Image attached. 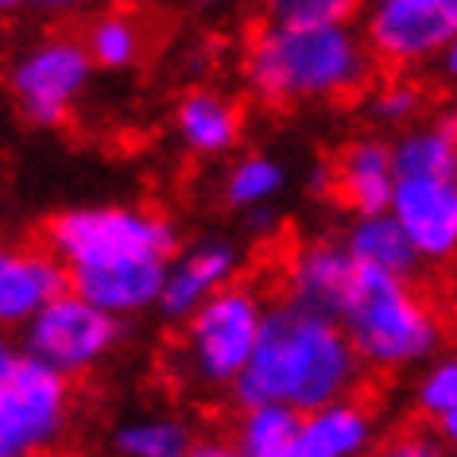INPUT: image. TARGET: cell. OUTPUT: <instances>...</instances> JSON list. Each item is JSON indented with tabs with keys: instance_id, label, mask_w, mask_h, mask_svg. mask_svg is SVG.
Segmentation results:
<instances>
[{
	"instance_id": "6da1fadb",
	"label": "cell",
	"mask_w": 457,
	"mask_h": 457,
	"mask_svg": "<svg viewBox=\"0 0 457 457\" xmlns=\"http://www.w3.org/2000/svg\"><path fill=\"white\" fill-rule=\"evenodd\" d=\"M179 245V225L147 205H74L43 225V248L66 268L71 291L120 322L155 311Z\"/></svg>"
},
{
	"instance_id": "7a4b0ae2",
	"label": "cell",
	"mask_w": 457,
	"mask_h": 457,
	"mask_svg": "<svg viewBox=\"0 0 457 457\" xmlns=\"http://www.w3.org/2000/svg\"><path fill=\"white\" fill-rule=\"evenodd\" d=\"M364 387V369L337 322L287 303H268L256 349L233 384L237 407L279 403L295 415L349 399Z\"/></svg>"
},
{
	"instance_id": "3957f363",
	"label": "cell",
	"mask_w": 457,
	"mask_h": 457,
	"mask_svg": "<svg viewBox=\"0 0 457 457\" xmlns=\"http://www.w3.org/2000/svg\"><path fill=\"white\" fill-rule=\"evenodd\" d=\"M245 86L260 105L287 109L337 101L372 86L376 62L353 24L276 28L264 24L248 39L241 62Z\"/></svg>"
},
{
	"instance_id": "277c9868",
	"label": "cell",
	"mask_w": 457,
	"mask_h": 457,
	"mask_svg": "<svg viewBox=\"0 0 457 457\" xmlns=\"http://www.w3.org/2000/svg\"><path fill=\"white\" fill-rule=\"evenodd\" d=\"M364 376L427 369L445 349V314L419 279L357 268L349 303L337 318Z\"/></svg>"
},
{
	"instance_id": "5b68a950",
	"label": "cell",
	"mask_w": 457,
	"mask_h": 457,
	"mask_svg": "<svg viewBox=\"0 0 457 457\" xmlns=\"http://www.w3.org/2000/svg\"><path fill=\"white\" fill-rule=\"evenodd\" d=\"M268 314L264 291L253 283H228L213 299H205L179 337V364L187 380L202 392H233L237 376L245 372L256 349L260 326Z\"/></svg>"
},
{
	"instance_id": "8992f818",
	"label": "cell",
	"mask_w": 457,
	"mask_h": 457,
	"mask_svg": "<svg viewBox=\"0 0 457 457\" xmlns=\"http://www.w3.org/2000/svg\"><path fill=\"white\" fill-rule=\"evenodd\" d=\"M74 419V384L47 364L24 357L0 372V457L59 453Z\"/></svg>"
},
{
	"instance_id": "52a82bcc",
	"label": "cell",
	"mask_w": 457,
	"mask_h": 457,
	"mask_svg": "<svg viewBox=\"0 0 457 457\" xmlns=\"http://www.w3.org/2000/svg\"><path fill=\"white\" fill-rule=\"evenodd\" d=\"M94 82V62L78 36L54 31L36 39L8 66V97L36 129H62Z\"/></svg>"
},
{
	"instance_id": "ba28073f",
	"label": "cell",
	"mask_w": 457,
	"mask_h": 457,
	"mask_svg": "<svg viewBox=\"0 0 457 457\" xmlns=\"http://www.w3.org/2000/svg\"><path fill=\"white\" fill-rule=\"evenodd\" d=\"M20 334H24V349H20L24 357L47 364L51 372L74 384L78 376L97 372L120 349L124 322L97 311L94 303L78 299L74 291H62Z\"/></svg>"
},
{
	"instance_id": "9c48e42d",
	"label": "cell",
	"mask_w": 457,
	"mask_h": 457,
	"mask_svg": "<svg viewBox=\"0 0 457 457\" xmlns=\"http://www.w3.org/2000/svg\"><path fill=\"white\" fill-rule=\"evenodd\" d=\"M361 39L376 66L422 71L457 43V0H369Z\"/></svg>"
},
{
	"instance_id": "30bf717a",
	"label": "cell",
	"mask_w": 457,
	"mask_h": 457,
	"mask_svg": "<svg viewBox=\"0 0 457 457\" xmlns=\"http://www.w3.org/2000/svg\"><path fill=\"white\" fill-rule=\"evenodd\" d=\"M387 213L422 268H442L457 256V179H395Z\"/></svg>"
},
{
	"instance_id": "8fae6325",
	"label": "cell",
	"mask_w": 457,
	"mask_h": 457,
	"mask_svg": "<svg viewBox=\"0 0 457 457\" xmlns=\"http://www.w3.org/2000/svg\"><path fill=\"white\" fill-rule=\"evenodd\" d=\"M237 279H241V248L217 233L194 237L190 245H179L175 256L167 260L155 311L167 322H187L205 299H213L217 291H225Z\"/></svg>"
},
{
	"instance_id": "7c38bea8",
	"label": "cell",
	"mask_w": 457,
	"mask_h": 457,
	"mask_svg": "<svg viewBox=\"0 0 457 457\" xmlns=\"http://www.w3.org/2000/svg\"><path fill=\"white\" fill-rule=\"evenodd\" d=\"M357 264L341 237H311L295 245V253L283 264V299L287 306H299L306 314L337 322L349 303Z\"/></svg>"
},
{
	"instance_id": "4fadbf2b",
	"label": "cell",
	"mask_w": 457,
	"mask_h": 457,
	"mask_svg": "<svg viewBox=\"0 0 457 457\" xmlns=\"http://www.w3.org/2000/svg\"><path fill=\"white\" fill-rule=\"evenodd\" d=\"M380 434V415L361 392L299 415V427L276 457H369Z\"/></svg>"
},
{
	"instance_id": "5bb4252c",
	"label": "cell",
	"mask_w": 457,
	"mask_h": 457,
	"mask_svg": "<svg viewBox=\"0 0 457 457\" xmlns=\"http://www.w3.org/2000/svg\"><path fill=\"white\" fill-rule=\"evenodd\" d=\"M71 291L66 268L43 245H0V334H16L51 299Z\"/></svg>"
},
{
	"instance_id": "9a60e30c",
	"label": "cell",
	"mask_w": 457,
	"mask_h": 457,
	"mask_svg": "<svg viewBox=\"0 0 457 457\" xmlns=\"http://www.w3.org/2000/svg\"><path fill=\"white\" fill-rule=\"evenodd\" d=\"M395 190V167H392V147L384 136H353L349 144H341V152L329 163V194H337V202L353 210L357 217H376L387 213Z\"/></svg>"
},
{
	"instance_id": "2e32d148",
	"label": "cell",
	"mask_w": 457,
	"mask_h": 457,
	"mask_svg": "<svg viewBox=\"0 0 457 457\" xmlns=\"http://www.w3.org/2000/svg\"><path fill=\"white\" fill-rule=\"evenodd\" d=\"M245 117L228 94L217 89H190L175 105V136L190 155L198 159H221L241 144Z\"/></svg>"
},
{
	"instance_id": "e0dca14e",
	"label": "cell",
	"mask_w": 457,
	"mask_h": 457,
	"mask_svg": "<svg viewBox=\"0 0 457 457\" xmlns=\"http://www.w3.org/2000/svg\"><path fill=\"white\" fill-rule=\"evenodd\" d=\"M395 179H457V129L453 117L411 124L387 140Z\"/></svg>"
},
{
	"instance_id": "ac0fdd59",
	"label": "cell",
	"mask_w": 457,
	"mask_h": 457,
	"mask_svg": "<svg viewBox=\"0 0 457 457\" xmlns=\"http://www.w3.org/2000/svg\"><path fill=\"white\" fill-rule=\"evenodd\" d=\"M341 241H345L357 268L384 271V276H395V279H419V271H422L415 248L403 237V228L392 221V213L357 217Z\"/></svg>"
},
{
	"instance_id": "d6986e66",
	"label": "cell",
	"mask_w": 457,
	"mask_h": 457,
	"mask_svg": "<svg viewBox=\"0 0 457 457\" xmlns=\"http://www.w3.org/2000/svg\"><path fill=\"white\" fill-rule=\"evenodd\" d=\"M82 47L94 71H132L144 59V24L129 8H109L86 24Z\"/></svg>"
},
{
	"instance_id": "ffe728a7",
	"label": "cell",
	"mask_w": 457,
	"mask_h": 457,
	"mask_svg": "<svg viewBox=\"0 0 457 457\" xmlns=\"http://www.w3.org/2000/svg\"><path fill=\"white\" fill-rule=\"evenodd\" d=\"M194 445V427L179 415H140L112 434L117 457H182Z\"/></svg>"
},
{
	"instance_id": "44dd1931",
	"label": "cell",
	"mask_w": 457,
	"mask_h": 457,
	"mask_svg": "<svg viewBox=\"0 0 457 457\" xmlns=\"http://www.w3.org/2000/svg\"><path fill=\"white\" fill-rule=\"evenodd\" d=\"M287 187V167L268 152L241 155L225 175V202L233 210H264L271 198H279Z\"/></svg>"
},
{
	"instance_id": "7402d4cb",
	"label": "cell",
	"mask_w": 457,
	"mask_h": 457,
	"mask_svg": "<svg viewBox=\"0 0 457 457\" xmlns=\"http://www.w3.org/2000/svg\"><path fill=\"white\" fill-rule=\"evenodd\" d=\"M415 407L422 422L438 434L442 442H453L457 434V361L450 353L434 357L422 369L419 384H415Z\"/></svg>"
},
{
	"instance_id": "603a6c76",
	"label": "cell",
	"mask_w": 457,
	"mask_h": 457,
	"mask_svg": "<svg viewBox=\"0 0 457 457\" xmlns=\"http://www.w3.org/2000/svg\"><path fill=\"white\" fill-rule=\"evenodd\" d=\"M299 427V415L279 403H260V407H241L233 427V450L241 457H276L287 438Z\"/></svg>"
},
{
	"instance_id": "cb8c5ba5",
	"label": "cell",
	"mask_w": 457,
	"mask_h": 457,
	"mask_svg": "<svg viewBox=\"0 0 457 457\" xmlns=\"http://www.w3.org/2000/svg\"><path fill=\"white\" fill-rule=\"evenodd\" d=\"M427 89H422L419 78L411 74H395L387 78V82H376L369 89V105H364V112H369V120L376 124V129H411V124L422 120V112H427Z\"/></svg>"
},
{
	"instance_id": "d4e9b609",
	"label": "cell",
	"mask_w": 457,
	"mask_h": 457,
	"mask_svg": "<svg viewBox=\"0 0 457 457\" xmlns=\"http://www.w3.org/2000/svg\"><path fill=\"white\" fill-rule=\"evenodd\" d=\"M361 0H264L268 24L276 28H322L349 24Z\"/></svg>"
},
{
	"instance_id": "484cf974",
	"label": "cell",
	"mask_w": 457,
	"mask_h": 457,
	"mask_svg": "<svg viewBox=\"0 0 457 457\" xmlns=\"http://www.w3.org/2000/svg\"><path fill=\"white\" fill-rule=\"evenodd\" d=\"M369 457H450V442H442L427 422H411L376 442Z\"/></svg>"
},
{
	"instance_id": "4316f807",
	"label": "cell",
	"mask_w": 457,
	"mask_h": 457,
	"mask_svg": "<svg viewBox=\"0 0 457 457\" xmlns=\"http://www.w3.org/2000/svg\"><path fill=\"white\" fill-rule=\"evenodd\" d=\"M182 457H241L228 438H194V445Z\"/></svg>"
},
{
	"instance_id": "83f0119b",
	"label": "cell",
	"mask_w": 457,
	"mask_h": 457,
	"mask_svg": "<svg viewBox=\"0 0 457 457\" xmlns=\"http://www.w3.org/2000/svg\"><path fill=\"white\" fill-rule=\"evenodd\" d=\"M89 0H39V8L43 12H51V16H71L78 12V8H86Z\"/></svg>"
},
{
	"instance_id": "f1b7e54d",
	"label": "cell",
	"mask_w": 457,
	"mask_h": 457,
	"mask_svg": "<svg viewBox=\"0 0 457 457\" xmlns=\"http://www.w3.org/2000/svg\"><path fill=\"white\" fill-rule=\"evenodd\" d=\"M434 66H438V78L445 74V82H453V74H457V47L450 51H442L438 59H434Z\"/></svg>"
},
{
	"instance_id": "f546056e",
	"label": "cell",
	"mask_w": 457,
	"mask_h": 457,
	"mask_svg": "<svg viewBox=\"0 0 457 457\" xmlns=\"http://www.w3.org/2000/svg\"><path fill=\"white\" fill-rule=\"evenodd\" d=\"M311 190H314V194H329V163H322V167L311 170Z\"/></svg>"
},
{
	"instance_id": "4dcf8cb0",
	"label": "cell",
	"mask_w": 457,
	"mask_h": 457,
	"mask_svg": "<svg viewBox=\"0 0 457 457\" xmlns=\"http://www.w3.org/2000/svg\"><path fill=\"white\" fill-rule=\"evenodd\" d=\"M31 4H39V0H0V16H12L20 8H31Z\"/></svg>"
},
{
	"instance_id": "1f68e13d",
	"label": "cell",
	"mask_w": 457,
	"mask_h": 457,
	"mask_svg": "<svg viewBox=\"0 0 457 457\" xmlns=\"http://www.w3.org/2000/svg\"><path fill=\"white\" fill-rule=\"evenodd\" d=\"M12 357H16V345H12V341H8L4 334H0V372L8 369V361H12Z\"/></svg>"
},
{
	"instance_id": "d6a6232c",
	"label": "cell",
	"mask_w": 457,
	"mask_h": 457,
	"mask_svg": "<svg viewBox=\"0 0 457 457\" xmlns=\"http://www.w3.org/2000/svg\"><path fill=\"white\" fill-rule=\"evenodd\" d=\"M136 4H147V0H112V8H129V12H132Z\"/></svg>"
},
{
	"instance_id": "836d02e7",
	"label": "cell",
	"mask_w": 457,
	"mask_h": 457,
	"mask_svg": "<svg viewBox=\"0 0 457 457\" xmlns=\"http://www.w3.org/2000/svg\"><path fill=\"white\" fill-rule=\"evenodd\" d=\"M198 8H213V4H221V0H194Z\"/></svg>"
},
{
	"instance_id": "e575fe53",
	"label": "cell",
	"mask_w": 457,
	"mask_h": 457,
	"mask_svg": "<svg viewBox=\"0 0 457 457\" xmlns=\"http://www.w3.org/2000/svg\"><path fill=\"white\" fill-rule=\"evenodd\" d=\"M47 457H59V453H47Z\"/></svg>"
},
{
	"instance_id": "d590c367",
	"label": "cell",
	"mask_w": 457,
	"mask_h": 457,
	"mask_svg": "<svg viewBox=\"0 0 457 457\" xmlns=\"http://www.w3.org/2000/svg\"><path fill=\"white\" fill-rule=\"evenodd\" d=\"M0 198H4V190H0Z\"/></svg>"
}]
</instances>
